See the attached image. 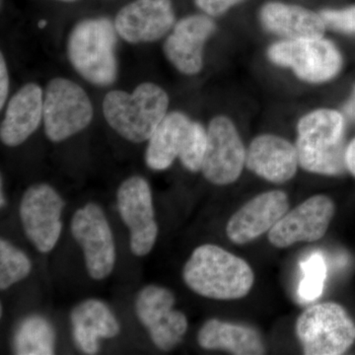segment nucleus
Wrapping results in <instances>:
<instances>
[{"label": "nucleus", "instance_id": "obj_1", "mask_svg": "<svg viewBox=\"0 0 355 355\" xmlns=\"http://www.w3.org/2000/svg\"><path fill=\"white\" fill-rule=\"evenodd\" d=\"M184 284L202 297L235 300L253 287V270L246 261L216 245L198 247L183 270Z\"/></svg>", "mask_w": 355, "mask_h": 355}, {"label": "nucleus", "instance_id": "obj_2", "mask_svg": "<svg viewBox=\"0 0 355 355\" xmlns=\"http://www.w3.org/2000/svg\"><path fill=\"white\" fill-rule=\"evenodd\" d=\"M118 32L107 17L79 21L69 33L67 51L77 73L96 86L112 85L118 76Z\"/></svg>", "mask_w": 355, "mask_h": 355}, {"label": "nucleus", "instance_id": "obj_3", "mask_svg": "<svg viewBox=\"0 0 355 355\" xmlns=\"http://www.w3.org/2000/svg\"><path fill=\"white\" fill-rule=\"evenodd\" d=\"M169 97L162 87L153 83L139 84L130 94L110 91L103 101V114L110 127L133 144L150 139L167 114Z\"/></svg>", "mask_w": 355, "mask_h": 355}, {"label": "nucleus", "instance_id": "obj_4", "mask_svg": "<svg viewBox=\"0 0 355 355\" xmlns=\"http://www.w3.org/2000/svg\"><path fill=\"white\" fill-rule=\"evenodd\" d=\"M345 127L343 114L334 110H318L303 116L297 125L295 146L299 165L315 174H343L347 169Z\"/></svg>", "mask_w": 355, "mask_h": 355}, {"label": "nucleus", "instance_id": "obj_5", "mask_svg": "<svg viewBox=\"0 0 355 355\" xmlns=\"http://www.w3.org/2000/svg\"><path fill=\"white\" fill-rule=\"evenodd\" d=\"M296 336L306 355H340L355 342V324L334 302L310 306L298 317Z\"/></svg>", "mask_w": 355, "mask_h": 355}, {"label": "nucleus", "instance_id": "obj_6", "mask_svg": "<svg viewBox=\"0 0 355 355\" xmlns=\"http://www.w3.org/2000/svg\"><path fill=\"white\" fill-rule=\"evenodd\" d=\"M92 103L85 90L70 79H51L44 93L46 137L60 142L83 132L93 120Z\"/></svg>", "mask_w": 355, "mask_h": 355}, {"label": "nucleus", "instance_id": "obj_7", "mask_svg": "<svg viewBox=\"0 0 355 355\" xmlns=\"http://www.w3.org/2000/svg\"><path fill=\"white\" fill-rule=\"evenodd\" d=\"M273 64L288 67L310 83L331 80L342 69L343 60L335 44L323 38L286 40L268 51Z\"/></svg>", "mask_w": 355, "mask_h": 355}, {"label": "nucleus", "instance_id": "obj_8", "mask_svg": "<svg viewBox=\"0 0 355 355\" xmlns=\"http://www.w3.org/2000/svg\"><path fill=\"white\" fill-rule=\"evenodd\" d=\"M64 200L53 187L36 184L26 190L19 216L28 239L40 253L53 251L62 235Z\"/></svg>", "mask_w": 355, "mask_h": 355}, {"label": "nucleus", "instance_id": "obj_9", "mask_svg": "<svg viewBox=\"0 0 355 355\" xmlns=\"http://www.w3.org/2000/svg\"><path fill=\"white\" fill-rule=\"evenodd\" d=\"M71 233L83 248L88 275L102 280L113 272L116 246L104 211L94 202L87 203L72 217Z\"/></svg>", "mask_w": 355, "mask_h": 355}, {"label": "nucleus", "instance_id": "obj_10", "mask_svg": "<svg viewBox=\"0 0 355 355\" xmlns=\"http://www.w3.org/2000/svg\"><path fill=\"white\" fill-rule=\"evenodd\" d=\"M175 302L173 292L158 286L144 287L135 301L139 321L148 330L156 347L163 352L177 347L188 331L186 315L174 309Z\"/></svg>", "mask_w": 355, "mask_h": 355}, {"label": "nucleus", "instance_id": "obj_11", "mask_svg": "<svg viewBox=\"0 0 355 355\" xmlns=\"http://www.w3.org/2000/svg\"><path fill=\"white\" fill-rule=\"evenodd\" d=\"M116 203L123 223L130 229L132 254L146 256L153 249L158 235L153 191L148 182L140 176L128 178L119 188Z\"/></svg>", "mask_w": 355, "mask_h": 355}, {"label": "nucleus", "instance_id": "obj_12", "mask_svg": "<svg viewBox=\"0 0 355 355\" xmlns=\"http://www.w3.org/2000/svg\"><path fill=\"white\" fill-rule=\"evenodd\" d=\"M246 154L234 123L224 116L212 119L202 166L205 179L217 186L234 183L246 165Z\"/></svg>", "mask_w": 355, "mask_h": 355}, {"label": "nucleus", "instance_id": "obj_13", "mask_svg": "<svg viewBox=\"0 0 355 355\" xmlns=\"http://www.w3.org/2000/svg\"><path fill=\"white\" fill-rule=\"evenodd\" d=\"M335 203L327 196L306 200L286 216L268 232L273 246L284 249L299 242H315L326 234L335 216Z\"/></svg>", "mask_w": 355, "mask_h": 355}, {"label": "nucleus", "instance_id": "obj_14", "mask_svg": "<svg viewBox=\"0 0 355 355\" xmlns=\"http://www.w3.org/2000/svg\"><path fill=\"white\" fill-rule=\"evenodd\" d=\"M175 19L172 0H135L119 11L114 23L128 43L146 44L163 38Z\"/></svg>", "mask_w": 355, "mask_h": 355}, {"label": "nucleus", "instance_id": "obj_15", "mask_svg": "<svg viewBox=\"0 0 355 355\" xmlns=\"http://www.w3.org/2000/svg\"><path fill=\"white\" fill-rule=\"evenodd\" d=\"M216 30V22L207 14L182 18L163 44L165 57L181 73L198 74L203 67V46Z\"/></svg>", "mask_w": 355, "mask_h": 355}, {"label": "nucleus", "instance_id": "obj_16", "mask_svg": "<svg viewBox=\"0 0 355 355\" xmlns=\"http://www.w3.org/2000/svg\"><path fill=\"white\" fill-rule=\"evenodd\" d=\"M289 209L288 197L284 191L261 193L229 219L226 234L234 244L243 245L270 232Z\"/></svg>", "mask_w": 355, "mask_h": 355}, {"label": "nucleus", "instance_id": "obj_17", "mask_svg": "<svg viewBox=\"0 0 355 355\" xmlns=\"http://www.w3.org/2000/svg\"><path fill=\"white\" fill-rule=\"evenodd\" d=\"M298 164L296 147L277 135L256 137L246 154L248 169L272 183L284 184L291 180Z\"/></svg>", "mask_w": 355, "mask_h": 355}, {"label": "nucleus", "instance_id": "obj_18", "mask_svg": "<svg viewBox=\"0 0 355 355\" xmlns=\"http://www.w3.org/2000/svg\"><path fill=\"white\" fill-rule=\"evenodd\" d=\"M44 119L43 89L27 83L11 97L0 127V139L4 146H19L38 130Z\"/></svg>", "mask_w": 355, "mask_h": 355}, {"label": "nucleus", "instance_id": "obj_19", "mask_svg": "<svg viewBox=\"0 0 355 355\" xmlns=\"http://www.w3.org/2000/svg\"><path fill=\"white\" fill-rule=\"evenodd\" d=\"M260 19L268 32L287 40L323 38L326 30L320 13L284 2L266 3L261 7Z\"/></svg>", "mask_w": 355, "mask_h": 355}, {"label": "nucleus", "instance_id": "obj_20", "mask_svg": "<svg viewBox=\"0 0 355 355\" xmlns=\"http://www.w3.org/2000/svg\"><path fill=\"white\" fill-rule=\"evenodd\" d=\"M72 336L76 347L86 354L99 352L100 338H112L121 327L108 306L97 299H88L71 312Z\"/></svg>", "mask_w": 355, "mask_h": 355}, {"label": "nucleus", "instance_id": "obj_21", "mask_svg": "<svg viewBox=\"0 0 355 355\" xmlns=\"http://www.w3.org/2000/svg\"><path fill=\"white\" fill-rule=\"evenodd\" d=\"M191 123L181 112L166 114L148 140L146 163L150 169L163 171L171 167L184 151Z\"/></svg>", "mask_w": 355, "mask_h": 355}, {"label": "nucleus", "instance_id": "obj_22", "mask_svg": "<svg viewBox=\"0 0 355 355\" xmlns=\"http://www.w3.org/2000/svg\"><path fill=\"white\" fill-rule=\"evenodd\" d=\"M198 340L202 349L225 350L236 355H261L266 352L260 334L254 329L217 319L203 324Z\"/></svg>", "mask_w": 355, "mask_h": 355}, {"label": "nucleus", "instance_id": "obj_23", "mask_svg": "<svg viewBox=\"0 0 355 355\" xmlns=\"http://www.w3.org/2000/svg\"><path fill=\"white\" fill-rule=\"evenodd\" d=\"M55 331L46 318L32 315L21 322L14 334L13 350L19 355L55 354Z\"/></svg>", "mask_w": 355, "mask_h": 355}, {"label": "nucleus", "instance_id": "obj_24", "mask_svg": "<svg viewBox=\"0 0 355 355\" xmlns=\"http://www.w3.org/2000/svg\"><path fill=\"white\" fill-rule=\"evenodd\" d=\"M32 263L29 257L13 246L11 243L0 241V288L9 287L26 279L31 272Z\"/></svg>", "mask_w": 355, "mask_h": 355}, {"label": "nucleus", "instance_id": "obj_25", "mask_svg": "<svg viewBox=\"0 0 355 355\" xmlns=\"http://www.w3.org/2000/svg\"><path fill=\"white\" fill-rule=\"evenodd\" d=\"M303 279L298 287L299 297L305 301H314L321 296L327 277V266L320 254H314L301 263Z\"/></svg>", "mask_w": 355, "mask_h": 355}, {"label": "nucleus", "instance_id": "obj_26", "mask_svg": "<svg viewBox=\"0 0 355 355\" xmlns=\"http://www.w3.org/2000/svg\"><path fill=\"white\" fill-rule=\"evenodd\" d=\"M207 146V130L203 128L202 123L193 121L186 146L179 157L187 170L191 172H198L202 170Z\"/></svg>", "mask_w": 355, "mask_h": 355}, {"label": "nucleus", "instance_id": "obj_27", "mask_svg": "<svg viewBox=\"0 0 355 355\" xmlns=\"http://www.w3.org/2000/svg\"><path fill=\"white\" fill-rule=\"evenodd\" d=\"M324 24L336 31L355 34V6L345 9H324L320 12Z\"/></svg>", "mask_w": 355, "mask_h": 355}, {"label": "nucleus", "instance_id": "obj_28", "mask_svg": "<svg viewBox=\"0 0 355 355\" xmlns=\"http://www.w3.org/2000/svg\"><path fill=\"white\" fill-rule=\"evenodd\" d=\"M245 0H195L196 6L210 17H218Z\"/></svg>", "mask_w": 355, "mask_h": 355}, {"label": "nucleus", "instance_id": "obj_29", "mask_svg": "<svg viewBox=\"0 0 355 355\" xmlns=\"http://www.w3.org/2000/svg\"><path fill=\"white\" fill-rule=\"evenodd\" d=\"M9 85H10V81H9L8 69H7L3 53H1V58H0V108L1 109H3L8 98Z\"/></svg>", "mask_w": 355, "mask_h": 355}, {"label": "nucleus", "instance_id": "obj_30", "mask_svg": "<svg viewBox=\"0 0 355 355\" xmlns=\"http://www.w3.org/2000/svg\"><path fill=\"white\" fill-rule=\"evenodd\" d=\"M345 165L347 169L355 177V139L350 142L345 150Z\"/></svg>", "mask_w": 355, "mask_h": 355}, {"label": "nucleus", "instance_id": "obj_31", "mask_svg": "<svg viewBox=\"0 0 355 355\" xmlns=\"http://www.w3.org/2000/svg\"><path fill=\"white\" fill-rule=\"evenodd\" d=\"M345 111L347 116H349L350 118L354 119L355 120V88L354 94H352L349 101L347 103V105H345Z\"/></svg>", "mask_w": 355, "mask_h": 355}, {"label": "nucleus", "instance_id": "obj_32", "mask_svg": "<svg viewBox=\"0 0 355 355\" xmlns=\"http://www.w3.org/2000/svg\"><path fill=\"white\" fill-rule=\"evenodd\" d=\"M44 26H46V22H44V21H41V22L39 23L40 28H44Z\"/></svg>", "mask_w": 355, "mask_h": 355}, {"label": "nucleus", "instance_id": "obj_33", "mask_svg": "<svg viewBox=\"0 0 355 355\" xmlns=\"http://www.w3.org/2000/svg\"><path fill=\"white\" fill-rule=\"evenodd\" d=\"M55 1L74 2V1H76V0H55Z\"/></svg>", "mask_w": 355, "mask_h": 355}]
</instances>
